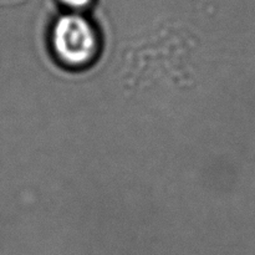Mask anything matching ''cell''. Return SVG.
Segmentation results:
<instances>
[{"label":"cell","mask_w":255,"mask_h":255,"mask_svg":"<svg viewBox=\"0 0 255 255\" xmlns=\"http://www.w3.org/2000/svg\"><path fill=\"white\" fill-rule=\"evenodd\" d=\"M64 6L69 7L70 10H72L74 12L84 11L87 7L91 6V4L94 2V0H59Z\"/></svg>","instance_id":"cell-2"},{"label":"cell","mask_w":255,"mask_h":255,"mask_svg":"<svg viewBox=\"0 0 255 255\" xmlns=\"http://www.w3.org/2000/svg\"><path fill=\"white\" fill-rule=\"evenodd\" d=\"M50 49L61 66L82 70L97 60L101 41L97 29L79 12L59 17L50 32Z\"/></svg>","instance_id":"cell-1"}]
</instances>
